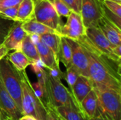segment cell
<instances>
[{
    "mask_svg": "<svg viewBox=\"0 0 121 120\" xmlns=\"http://www.w3.org/2000/svg\"><path fill=\"white\" fill-rule=\"evenodd\" d=\"M83 47L89 60V78L93 87H105L121 92V62L99 52L84 35L77 40Z\"/></svg>",
    "mask_w": 121,
    "mask_h": 120,
    "instance_id": "obj_1",
    "label": "cell"
},
{
    "mask_svg": "<svg viewBox=\"0 0 121 120\" xmlns=\"http://www.w3.org/2000/svg\"><path fill=\"white\" fill-rule=\"evenodd\" d=\"M21 83V113L29 115L38 120H45L47 108L45 103L35 94L26 70L18 71Z\"/></svg>",
    "mask_w": 121,
    "mask_h": 120,
    "instance_id": "obj_2",
    "label": "cell"
},
{
    "mask_svg": "<svg viewBox=\"0 0 121 120\" xmlns=\"http://www.w3.org/2000/svg\"><path fill=\"white\" fill-rule=\"evenodd\" d=\"M45 93V104L47 106L57 108L62 105H69L79 110L69 89L64 86L60 79L51 76L47 69Z\"/></svg>",
    "mask_w": 121,
    "mask_h": 120,
    "instance_id": "obj_3",
    "label": "cell"
},
{
    "mask_svg": "<svg viewBox=\"0 0 121 120\" xmlns=\"http://www.w3.org/2000/svg\"><path fill=\"white\" fill-rule=\"evenodd\" d=\"M97 95L95 116L101 115L111 120H121V92L105 87H93Z\"/></svg>",
    "mask_w": 121,
    "mask_h": 120,
    "instance_id": "obj_4",
    "label": "cell"
},
{
    "mask_svg": "<svg viewBox=\"0 0 121 120\" xmlns=\"http://www.w3.org/2000/svg\"><path fill=\"white\" fill-rule=\"evenodd\" d=\"M0 76L2 81L21 112V83L19 72L6 56L0 60Z\"/></svg>",
    "mask_w": 121,
    "mask_h": 120,
    "instance_id": "obj_5",
    "label": "cell"
},
{
    "mask_svg": "<svg viewBox=\"0 0 121 120\" xmlns=\"http://www.w3.org/2000/svg\"><path fill=\"white\" fill-rule=\"evenodd\" d=\"M34 18L53 29L60 35L62 25L61 17L50 0H34Z\"/></svg>",
    "mask_w": 121,
    "mask_h": 120,
    "instance_id": "obj_6",
    "label": "cell"
},
{
    "mask_svg": "<svg viewBox=\"0 0 121 120\" xmlns=\"http://www.w3.org/2000/svg\"><path fill=\"white\" fill-rule=\"evenodd\" d=\"M36 45L42 65L45 68L50 74L60 80L64 79L65 73L60 67V63L56 60L52 50L43 43L38 35H31Z\"/></svg>",
    "mask_w": 121,
    "mask_h": 120,
    "instance_id": "obj_7",
    "label": "cell"
},
{
    "mask_svg": "<svg viewBox=\"0 0 121 120\" xmlns=\"http://www.w3.org/2000/svg\"><path fill=\"white\" fill-rule=\"evenodd\" d=\"M85 36L90 41V42L102 54L115 62H121V57H118L113 54V48L116 46L112 45L108 40L99 26H91L86 28Z\"/></svg>",
    "mask_w": 121,
    "mask_h": 120,
    "instance_id": "obj_8",
    "label": "cell"
},
{
    "mask_svg": "<svg viewBox=\"0 0 121 120\" xmlns=\"http://www.w3.org/2000/svg\"><path fill=\"white\" fill-rule=\"evenodd\" d=\"M79 13L86 28L99 26L100 21L104 17L101 0H82Z\"/></svg>",
    "mask_w": 121,
    "mask_h": 120,
    "instance_id": "obj_9",
    "label": "cell"
},
{
    "mask_svg": "<svg viewBox=\"0 0 121 120\" xmlns=\"http://www.w3.org/2000/svg\"><path fill=\"white\" fill-rule=\"evenodd\" d=\"M67 18L66 23L62 25L60 30L61 36L77 40L86 35V27L79 13L72 11Z\"/></svg>",
    "mask_w": 121,
    "mask_h": 120,
    "instance_id": "obj_10",
    "label": "cell"
},
{
    "mask_svg": "<svg viewBox=\"0 0 121 120\" xmlns=\"http://www.w3.org/2000/svg\"><path fill=\"white\" fill-rule=\"evenodd\" d=\"M67 39L72 48L71 65L77 70L80 75L89 77V60L83 47L77 40Z\"/></svg>",
    "mask_w": 121,
    "mask_h": 120,
    "instance_id": "obj_11",
    "label": "cell"
},
{
    "mask_svg": "<svg viewBox=\"0 0 121 120\" xmlns=\"http://www.w3.org/2000/svg\"><path fill=\"white\" fill-rule=\"evenodd\" d=\"M0 109L9 117L18 120L22 113L18 109L16 103L6 90L0 76Z\"/></svg>",
    "mask_w": 121,
    "mask_h": 120,
    "instance_id": "obj_12",
    "label": "cell"
},
{
    "mask_svg": "<svg viewBox=\"0 0 121 120\" xmlns=\"http://www.w3.org/2000/svg\"><path fill=\"white\" fill-rule=\"evenodd\" d=\"M22 22L15 21L13 25L9 30L3 44L10 50H20L22 42L27 35L21 26Z\"/></svg>",
    "mask_w": 121,
    "mask_h": 120,
    "instance_id": "obj_13",
    "label": "cell"
},
{
    "mask_svg": "<svg viewBox=\"0 0 121 120\" xmlns=\"http://www.w3.org/2000/svg\"><path fill=\"white\" fill-rule=\"evenodd\" d=\"M92 89L93 83L90 79L83 75H79L76 82L69 91L79 110L82 101Z\"/></svg>",
    "mask_w": 121,
    "mask_h": 120,
    "instance_id": "obj_14",
    "label": "cell"
},
{
    "mask_svg": "<svg viewBox=\"0 0 121 120\" xmlns=\"http://www.w3.org/2000/svg\"><path fill=\"white\" fill-rule=\"evenodd\" d=\"M99 27L108 40L114 46L121 45V30L115 23L104 16L99 23Z\"/></svg>",
    "mask_w": 121,
    "mask_h": 120,
    "instance_id": "obj_15",
    "label": "cell"
},
{
    "mask_svg": "<svg viewBox=\"0 0 121 120\" xmlns=\"http://www.w3.org/2000/svg\"><path fill=\"white\" fill-rule=\"evenodd\" d=\"M97 95L93 88L82 101L80 111L87 120L95 116L97 109Z\"/></svg>",
    "mask_w": 121,
    "mask_h": 120,
    "instance_id": "obj_16",
    "label": "cell"
},
{
    "mask_svg": "<svg viewBox=\"0 0 121 120\" xmlns=\"http://www.w3.org/2000/svg\"><path fill=\"white\" fill-rule=\"evenodd\" d=\"M21 26L23 30L30 35H41L48 33H57L53 29L37 21L35 18L22 22Z\"/></svg>",
    "mask_w": 121,
    "mask_h": 120,
    "instance_id": "obj_17",
    "label": "cell"
},
{
    "mask_svg": "<svg viewBox=\"0 0 121 120\" xmlns=\"http://www.w3.org/2000/svg\"><path fill=\"white\" fill-rule=\"evenodd\" d=\"M20 50L29 59L31 64L41 63L38 49L31 35L27 34L25 36L22 42Z\"/></svg>",
    "mask_w": 121,
    "mask_h": 120,
    "instance_id": "obj_18",
    "label": "cell"
},
{
    "mask_svg": "<svg viewBox=\"0 0 121 120\" xmlns=\"http://www.w3.org/2000/svg\"><path fill=\"white\" fill-rule=\"evenodd\" d=\"M47 107L52 109L65 120H87L78 108L72 106L62 105L57 108H52L50 106Z\"/></svg>",
    "mask_w": 121,
    "mask_h": 120,
    "instance_id": "obj_19",
    "label": "cell"
},
{
    "mask_svg": "<svg viewBox=\"0 0 121 120\" xmlns=\"http://www.w3.org/2000/svg\"><path fill=\"white\" fill-rule=\"evenodd\" d=\"M34 18V0H22L18 6L16 21L24 22Z\"/></svg>",
    "mask_w": 121,
    "mask_h": 120,
    "instance_id": "obj_20",
    "label": "cell"
},
{
    "mask_svg": "<svg viewBox=\"0 0 121 120\" xmlns=\"http://www.w3.org/2000/svg\"><path fill=\"white\" fill-rule=\"evenodd\" d=\"M40 39L43 42L45 45H46L53 52L56 60L60 63L59 59V49L60 45V37L57 33H48L41 35H38Z\"/></svg>",
    "mask_w": 121,
    "mask_h": 120,
    "instance_id": "obj_21",
    "label": "cell"
},
{
    "mask_svg": "<svg viewBox=\"0 0 121 120\" xmlns=\"http://www.w3.org/2000/svg\"><path fill=\"white\" fill-rule=\"evenodd\" d=\"M6 57L16 69L19 71L26 70L27 66L31 64L29 59L21 50H14V52L8 54Z\"/></svg>",
    "mask_w": 121,
    "mask_h": 120,
    "instance_id": "obj_22",
    "label": "cell"
},
{
    "mask_svg": "<svg viewBox=\"0 0 121 120\" xmlns=\"http://www.w3.org/2000/svg\"><path fill=\"white\" fill-rule=\"evenodd\" d=\"M60 62L67 67L71 65L72 62V48L68 39L64 36L60 37V45L59 49Z\"/></svg>",
    "mask_w": 121,
    "mask_h": 120,
    "instance_id": "obj_23",
    "label": "cell"
},
{
    "mask_svg": "<svg viewBox=\"0 0 121 120\" xmlns=\"http://www.w3.org/2000/svg\"><path fill=\"white\" fill-rule=\"evenodd\" d=\"M14 21L6 19L0 16V45L3 44L9 30L14 24Z\"/></svg>",
    "mask_w": 121,
    "mask_h": 120,
    "instance_id": "obj_24",
    "label": "cell"
},
{
    "mask_svg": "<svg viewBox=\"0 0 121 120\" xmlns=\"http://www.w3.org/2000/svg\"><path fill=\"white\" fill-rule=\"evenodd\" d=\"M60 17H67L72 11L62 0H50Z\"/></svg>",
    "mask_w": 121,
    "mask_h": 120,
    "instance_id": "obj_25",
    "label": "cell"
},
{
    "mask_svg": "<svg viewBox=\"0 0 121 120\" xmlns=\"http://www.w3.org/2000/svg\"><path fill=\"white\" fill-rule=\"evenodd\" d=\"M31 69L36 75L38 81L45 86V78H46V69H44V66L41 63H33L30 64Z\"/></svg>",
    "mask_w": 121,
    "mask_h": 120,
    "instance_id": "obj_26",
    "label": "cell"
},
{
    "mask_svg": "<svg viewBox=\"0 0 121 120\" xmlns=\"http://www.w3.org/2000/svg\"><path fill=\"white\" fill-rule=\"evenodd\" d=\"M79 75H80L79 73L72 65H70L68 67H67L66 72L65 73V78H64V79L67 81V84L69 86V90L73 86L74 83L76 82Z\"/></svg>",
    "mask_w": 121,
    "mask_h": 120,
    "instance_id": "obj_27",
    "label": "cell"
},
{
    "mask_svg": "<svg viewBox=\"0 0 121 120\" xmlns=\"http://www.w3.org/2000/svg\"><path fill=\"white\" fill-rule=\"evenodd\" d=\"M101 3L112 13L121 17V4L113 0H101Z\"/></svg>",
    "mask_w": 121,
    "mask_h": 120,
    "instance_id": "obj_28",
    "label": "cell"
},
{
    "mask_svg": "<svg viewBox=\"0 0 121 120\" xmlns=\"http://www.w3.org/2000/svg\"><path fill=\"white\" fill-rule=\"evenodd\" d=\"M18 6H13L7 8L0 12V16L4 18L10 19L14 21H16V16L18 12Z\"/></svg>",
    "mask_w": 121,
    "mask_h": 120,
    "instance_id": "obj_29",
    "label": "cell"
},
{
    "mask_svg": "<svg viewBox=\"0 0 121 120\" xmlns=\"http://www.w3.org/2000/svg\"><path fill=\"white\" fill-rule=\"evenodd\" d=\"M31 85H32V88H33V91H34L35 94L36 95V96L45 103V86H43L42 84H40L38 81L33 83H31Z\"/></svg>",
    "mask_w": 121,
    "mask_h": 120,
    "instance_id": "obj_30",
    "label": "cell"
},
{
    "mask_svg": "<svg viewBox=\"0 0 121 120\" xmlns=\"http://www.w3.org/2000/svg\"><path fill=\"white\" fill-rule=\"evenodd\" d=\"M22 0H0V12L7 8L18 6Z\"/></svg>",
    "mask_w": 121,
    "mask_h": 120,
    "instance_id": "obj_31",
    "label": "cell"
},
{
    "mask_svg": "<svg viewBox=\"0 0 121 120\" xmlns=\"http://www.w3.org/2000/svg\"><path fill=\"white\" fill-rule=\"evenodd\" d=\"M62 1H63L72 11H74L76 13H79V10L74 0H62Z\"/></svg>",
    "mask_w": 121,
    "mask_h": 120,
    "instance_id": "obj_32",
    "label": "cell"
},
{
    "mask_svg": "<svg viewBox=\"0 0 121 120\" xmlns=\"http://www.w3.org/2000/svg\"><path fill=\"white\" fill-rule=\"evenodd\" d=\"M47 108V113H46V117H45V120H57V117L54 113V112L49 108Z\"/></svg>",
    "mask_w": 121,
    "mask_h": 120,
    "instance_id": "obj_33",
    "label": "cell"
},
{
    "mask_svg": "<svg viewBox=\"0 0 121 120\" xmlns=\"http://www.w3.org/2000/svg\"><path fill=\"white\" fill-rule=\"evenodd\" d=\"M9 50L5 47L4 44L0 45V60L6 57L9 54Z\"/></svg>",
    "mask_w": 121,
    "mask_h": 120,
    "instance_id": "obj_34",
    "label": "cell"
},
{
    "mask_svg": "<svg viewBox=\"0 0 121 120\" xmlns=\"http://www.w3.org/2000/svg\"><path fill=\"white\" fill-rule=\"evenodd\" d=\"M121 45H117L113 48V54L118 57H121Z\"/></svg>",
    "mask_w": 121,
    "mask_h": 120,
    "instance_id": "obj_35",
    "label": "cell"
},
{
    "mask_svg": "<svg viewBox=\"0 0 121 120\" xmlns=\"http://www.w3.org/2000/svg\"><path fill=\"white\" fill-rule=\"evenodd\" d=\"M18 120H38L35 117L29 115H22Z\"/></svg>",
    "mask_w": 121,
    "mask_h": 120,
    "instance_id": "obj_36",
    "label": "cell"
},
{
    "mask_svg": "<svg viewBox=\"0 0 121 120\" xmlns=\"http://www.w3.org/2000/svg\"><path fill=\"white\" fill-rule=\"evenodd\" d=\"M87 120H111L106 117H104V116H101V115H97V116H94V117L91 118V119H89Z\"/></svg>",
    "mask_w": 121,
    "mask_h": 120,
    "instance_id": "obj_37",
    "label": "cell"
},
{
    "mask_svg": "<svg viewBox=\"0 0 121 120\" xmlns=\"http://www.w3.org/2000/svg\"><path fill=\"white\" fill-rule=\"evenodd\" d=\"M0 120H6V115L0 109Z\"/></svg>",
    "mask_w": 121,
    "mask_h": 120,
    "instance_id": "obj_38",
    "label": "cell"
},
{
    "mask_svg": "<svg viewBox=\"0 0 121 120\" xmlns=\"http://www.w3.org/2000/svg\"><path fill=\"white\" fill-rule=\"evenodd\" d=\"M50 109H51V108H50ZM51 110H52L54 112V113H55V116H56V117H57V120H65L64 119H63V118H62V117H61V116H60V115H59L57 113H56V112H55V111H54L52 109H51Z\"/></svg>",
    "mask_w": 121,
    "mask_h": 120,
    "instance_id": "obj_39",
    "label": "cell"
},
{
    "mask_svg": "<svg viewBox=\"0 0 121 120\" xmlns=\"http://www.w3.org/2000/svg\"><path fill=\"white\" fill-rule=\"evenodd\" d=\"M77 6H78V8L79 10L80 11V7H81V4H82V0H74Z\"/></svg>",
    "mask_w": 121,
    "mask_h": 120,
    "instance_id": "obj_40",
    "label": "cell"
},
{
    "mask_svg": "<svg viewBox=\"0 0 121 120\" xmlns=\"http://www.w3.org/2000/svg\"><path fill=\"white\" fill-rule=\"evenodd\" d=\"M6 120H13L12 118H11V117H9V116H7V115H6Z\"/></svg>",
    "mask_w": 121,
    "mask_h": 120,
    "instance_id": "obj_41",
    "label": "cell"
},
{
    "mask_svg": "<svg viewBox=\"0 0 121 120\" xmlns=\"http://www.w3.org/2000/svg\"><path fill=\"white\" fill-rule=\"evenodd\" d=\"M113 1H117V2H118V3H120V4H121V0H113Z\"/></svg>",
    "mask_w": 121,
    "mask_h": 120,
    "instance_id": "obj_42",
    "label": "cell"
}]
</instances>
